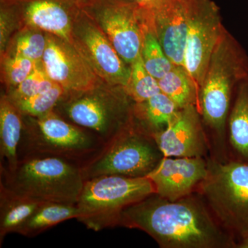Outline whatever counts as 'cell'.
Returning a JSON list of instances; mask_svg holds the SVG:
<instances>
[{"mask_svg":"<svg viewBox=\"0 0 248 248\" xmlns=\"http://www.w3.org/2000/svg\"><path fill=\"white\" fill-rule=\"evenodd\" d=\"M118 226L144 232L161 248H237L196 192L173 202L153 194L125 208Z\"/></svg>","mask_w":248,"mask_h":248,"instance_id":"1","label":"cell"},{"mask_svg":"<svg viewBox=\"0 0 248 248\" xmlns=\"http://www.w3.org/2000/svg\"><path fill=\"white\" fill-rule=\"evenodd\" d=\"M248 77L247 52L224 27L199 94L198 109L208 136L211 159L228 160V116L236 87Z\"/></svg>","mask_w":248,"mask_h":248,"instance_id":"2","label":"cell"},{"mask_svg":"<svg viewBox=\"0 0 248 248\" xmlns=\"http://www.w3.org/2000/svg\"><path fill=\"white\" fill-rule=\"evenodd\" d=\"M85 179L81 166L53 156H27L10 172L0 171V183L38 202L76 205Z\"/></svg>","mask_w":248,"mask_h":248,"instance_id":"3","label":"cell"},{"mask_svg":"<svg viewBox=\"0 0 248 248\" xmlns=\"http://www.w3.org/2000/svg\"><path fill=\"white\" fill-rule=\"evenodd\" d=\"M26 116V115H25ZM23 118L18 159L53 156L80 166L92 159L105 143L97 135L62 117L55 110L38 117Z\"/></svg>","mask_w":248,"mask_h":248,"instance_id":"4","label":"cell"},{"mask_svg":"<svg viewBox=\"0 0 248 248\" xmlns=\"http://www.w3.org/2000/svg\"><path fill=\"white\" fill-rule=\"evenodd\" d=\"M155 193L146 177L104 175L87 179L76 203L77 219L94 232L115 228L125 208Z\"/></svg>","mask_w":248,"mask_h":248,"instance_id":"5","label":"cell"},{"mask_svg":"<svg viewBox=\"0 0 248 248\" xmlns=\"http://www.w3.org/2000/svg\"><path fill=\"white\" fill-rule=\"evenodd\" d=\"M196 193L237 241L248 235V164L208 156L206 177Z\"/></svg>","mask_w":248,"mask_h":248,"instance_id":"6","label":"cell"},{"mask_svg":"<svg viewBox=\"0 0 248 248\" xmlns=\"http://www.w3.org/2000/svg\"><path fill=\"white\" fill-rule=\"evenodd\" d=\"M164 155L154 139L135 126L133 120L81 166L85 180L104 175L145 177Z\"/></svg>","mask_w":248,"mask_h":248,"instance_id":"7","label":"cell"},{"mask_svg":"<svg viewBox=\"0 0 248 248\" xmlns=\"http://www.w3.org/2000/svg\"><path fill=\"white\" fill-rule=\"evenodd\" d=\"M89 92L64 100L67 120L97 135L104 143L112 140L132 120L135 102L125 90L118 95Z\"/></svg>","mask_w":248,"mask_h":248,"instance_id":"8","label":"cell"},{"mask_svg":"<svg viewBox=\"0 0 248 248\" xmlns=\"http://www.w3.org/2000/svg\"><path fill=\"white\" fill-rule=\"evenodd\" d=\"M223 28L216 3L213 0H197L187 29L184 66L193 80L199 94Z\"/></svg>","mask_w":248,"mask_h":248,"instance_id":"9","label":"cell"},{"mask_svg":"<svg viewBox=\"0 0 248 248\" xmlns=\"http://www.w3.org/2000/svg\"><path fill=\"white\" fill-rule=\"evenodd\" d=\"M153 139L166 157L210 156L208 136L196 105L179 109L169 126Z\"/></svg>","mask_w":248,"mask_h":248,"instance_id":"10","label":"cell"},{"mask_svg":"<svg viewBox=\"0 0 248 248\" xmlns=\"http://www.w3.org/2000/svg\"><path fill=\"white\" fill-rule=\"evenodd\" d=\"M47 40L42 66L48 78L66 92L85 93L95 89V78L86 60L66 41L51 36Z\"/></svg>","mask_w":248,"mask_h":248,"instance_id":"11","label":"cell"},{"mask_svg":"<svg viewBox=\"0 0 248 248\" xmlns=\"http://www.w3.org/2000/svg\"><path fill=\"white\" fill-rule=\"evenodd\" d=\"M208 173V158L166 157L146 176L156 195L177 201L195 193Z\"/></svg>","mask_w":248,"mask_h":248,"instance_id":"12","label":"cell"},{"mask_svg":"<svg viewBox=\"0 0 248 248\" xmlns=\"http://www.w3.org/2000/svg\"><path fill=\"white\" fill-rule=\"evenodd\" d=\"M197 0H179L148 14L165 54L176 66H184V55L191 14ZM148 14V13H147Z\"/></svg>","mask_w":248,"mask_h":248,"instance_id":"13","label":"cell"},{"mask_svg":"<svg viewBox=\"0 0 248 248\" xmlns=\"http://www.w3.org/2000/svg\"><path fill=\"white\" fill-rule=\"evenodd\" d=\"M83 41L98 72L110 84L125 89L130 79V66L121 58L107 36L89 26L84 31Z\"/></svg>","mask_w":248,"mask_h":248,"instance_id":"14","label":"cell"},{"mask_svg":"<svg viewBox=\"0 0 248 248\" xmlns=\"http://www.w3.org/2000/svg\"><path fill=\"white\" fill-rule=\"evenodd\" d=\"M228 160L248 164V77L235 91L228 123Z\"/></svg>","mask_w":248,"mask_h":248,"instance_id":"15","label":"cell"},{"mask_svg":"<svg viewBox=\"0 0 248 248\" xmlns=\"http://www.w3.org/2000/svg\"><path fill=\"white\" fill-rule=\"evenodd\" d=\"M23 115L8 95L0 102V171L14 170L18 163Z\"/></svg>","mask_w":248,"mask_h":248,"instance_id":"16","label":"cell"},{"mask_svg":"<svg viewBox=\"0 0 248 248\" xmlns=\"http://www.w3.org/2000/svg\"><path fill=\"white\" fill-rule=\"evenodd\" d=\"M179 110L175 103L160 93L144 102L135 103L132 120L137 128L153 138L169 126Z\"/></svg>","mask_w":248,"mask_h":248,"instance_id":"17","label":"cell"},{"mask_svg":"<svg viewBox=\"0 0 248 248\" xmlns=\"http://www.w3.org/2000/svg\"><path fill=\"white\" fill-rule=\"evenodd\" d=\"M42 203L0 183V247L6 235L17 233Z\"/></svg>","mask_w":248,"mask_h":248,"instance_id":"18","label":"cell"},{"mask_svg":"<svg viewBox=\"0 0 248 248\" xmlns=\"http://www.w3.org/2000/svg\"><path fill=\"white\" fill-rule=\"evenodd\" d=\"M78 217L79 210L76 205L46 202L41 204L19 230L17 234L27 237H35L62 222L72 218L77 219Z\"/></svg>","mask_w":248,"mask_h":248,"instance_id":"19","label":"cell"},{"mask_svg":"<svg viewBox=\"0 0 248 248\" xmlns=\"http://www.w3.org/2000/svg\"><path fill=\"white\" fill-rule=\"evenodd\" d=\"M161 93L175 103L179 109L190 105L198 108L199 92L185 67L174 65L171 71L158 80Z\"/></svg>","mask_w":248,"mask_h":248,"instance_id":"20","label":"cell"},{"mask_svg":"<svg viewBox=\"0 0 248 248\" xmlns=\"http://www.w3.org/2000/svg\"><path fill=\"white\" fill-rule=\"evenodd\" d=\"M143 40L141 57L147 71L159 80L172 70L174 65L168 58L155 32L153 19L148 14H142Z\"/></svg>","mask_w":248,"mask_h":248,"instance_id":"21","label":"cell"},{"mask_svg":"<svg viewBox=\"0 0 248 248\" xmlns=\"http://www.w3.org/2000/svg\"><path fill=\"white\" fill-rule=\"evenodd\" d=\"M125 92L135 103L144 102L161 93L158 80L147 71L141 55L130 66V76Z\"/></svg>","mask_w":248,"mask_h":248,"instance_id":"22","label":"cell"},{"mask_svg":"<svg viewBox=\"0 0 248 248\" xmlns=\"http://www.w3.org/2000/svg\"><path fill=\"white\" fill-rule=\"evenodd\" d=\"M66 93L62 86L55 84L50 89L32 97L12 102L23 115L38 117L54 110Z\"/></svg>","mask_w":248,"mask_h":248,"instance_id":"23","label":"cell"},{"mask_svg":"<svg viewBox=\"0 0 248 248\" xmlns=\"http://www.w3.org/2000/svg\"><path fill=\"white\" fill-rule=\"evenodd\" d=\"M55 84H57L47 76L43 67L40 68L37 63L30 76L19 86L15 88L9 95L8 94V97L13 102L27 99L50 89Z\"/></svg>","mask_w":248,"mask_h":248,"instance_id":"24","label":"cell"},{"mask_svg":"<svg viewBox=\"0 0 248 248\" xmlns=\"http://www.w3.org/2000/svg\"><path fill=\"white\" fill-rule=\"evenodd\" d=\"M47 41V37L40 32H29L23 34L16 41L14 55L38 63L43 58Z\"/></svg>","mask_w":248,"mask_h":248,"instance_id":"25","label":"cell"},{"mask_svg":"<svg viewBox=\"0 0 248 248\" xmlns=\"http://www.w3.org/2000/svg\"><path fill=\"white\" fill-rule=\"evenodd\" d=\"M35 63L24 57L15 55L5 62L4 73L6 83L11 87L19 86L35 69Z\"/></svg>","mask_w":248,"mask_h":248,"instance_id":"26","label":"cell"},{"mask_svg":"<svg viewBox=\"0 0 248 248\" xmlns=\"http://www.w3.org/2000/svg\"><path fill=\"white\" fill-rule=\"evenodd\" d=\"M143 12L153 14L179 0H130Z\"/></svg>","mask_w":248,"mask_h":248,"instance_id":"27","label":"cell"},{"mask_svg":"<svg viewBox=\"0 0 248 248\" xmlns=\"http://www.w3.org/2000/svg\"><path fill=\"white\" fill-rule=\"evenodd\" d=\"M237 248H248V235L238 240Z\"/></svg>","mask_w":248,"mask_h":248,"instance_id":"28","label":"cell"}]
</instances>
